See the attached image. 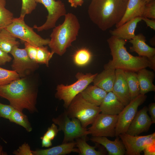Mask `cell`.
<instances>
[{"instance_id":"41","label":"cell","mask_w":155,"mask_h":155,"mask_svg":"<svg viewBox=\"0 0 155 155\" xmlns=\"http://www.w3.org/2000/svg\"><path fill=\"white\" fill-rule=\"evenodd\" d=\"M143 151L145 155H155V144L148 146L143 150Z\"/></svg>"},{"instance_id":"3","label":"cell","mask_w":155,"mask_h":155,"mask_svg":"<svg viewBox=\"0 0 155 155\" xmlns=\"http://www.w3.org/2000/svg\"><path fill=\"white\" fill-rule=\"evenodd\" d=\"M107 41L112 59L110 60L104 67L135 72L148 67L149 62L147 57L134 56L127 51L125 46L127 40L112 36Z\"/></svg>"},{"instance_id":"15","label":"cell","mask_w":155,"mask_h":155,"mask_svg":"<svg viewBox=\"0 0 155 155\" xmlns=\"http://www.w3.org/2000/svg\"><path fill=\"white\" fill-rule=\"evenodd\" d=\"M116 78L112 92L125 106L131 101L129 89L125 71L115 69Z\"/></svg>"},{"instance_id":"1","label":"cell","mask_w":155,"mask_h":155,"mask_svg":"<svg viewBox=\"0 0 155 155\" xmlns=\"http://www.w3.org/2000/svg\"><path fill=\"white\" fill-rule=\"evenodd\" d=\"M128 0H92L88 13L92 21L105 31L116 25L123 17Z\"/></svg>"},{"instance_id":"17","label":"cell","mask_w":155,"mask_h":155,"mask_svg":"<svg viewBox=\"0 0 155 155\" xmlns=\"http://www.w3.org/2000/svg\"><path fill=\"white\" fill-rule=\"evenodd\" d=\"M120 139L119 136L117 137L114 141H112L106 137H92L90 140L102 145L107 151L109 155H124L125 154V149Z\"/></svg>"},{"instance_id":"43","label":"cell","mask_w":155,"mask_h":155,"mask_svg":"<svg viewBox=\"0 0 155 155\" xmlns=\"http://www.w3.org/2000/svg\"><path fill=\"white\" fill-rule=\"evenodd\" d=\"M142 20L145 22L148 26L150 27L155 30V20H151L147 18L142 17Z\"/></svg>"},{"instance_id":"42","label":"cell","mask_w":155,"mask_h":155,"mask_svg":"<svg viewBox=\"0 0 155 155\" xmlns=\"http://www.w3.org/2000/svg\"><path fill=\"white\" fill-rule=\"evenodd\" d=\"M42 147H49L52 145L51 141L48 139L44 135L41 137Z\"/></svg>"},{"instance_id":"36","label":"cell","mask_w":155,"mask_h":155,"mask_svg":"<svg viewBox=\"0 0 155 155\" xmlns=\"http://www.w3.org/2000/svg\"><path fill=\"white\" fill-rule=\"evenodd\" d=\"M14 109L10 105L5 104L0 102V117L9 119Z\"/></svg>"},{"instance_id":"7","label":"cell","mask_w":155,"mask_h":155,"mask_svg":"<svg viewBox=\"0 0 155 155\" xmlns=\"http://www.w3.org/2000/svg\"><path fill=\"white\" fill-rule=\"evenodd\" d=\"M24 17L20 15L18 18H14L11 23L5 28L16 38L24 42L36 47L48 45L50 39H44L37 34L32 28L26 24Z\"/></svg>"},{"instance_id":"40","label":"cell","mask_w":155,"mask_h":155,"mask_svg":"<svg viewBox=\"0 0 155 155\" xmlns=\"http://www.w3.org/2000/svg\"><path fill=\"white\" fill-rule=\"evenodd\" d=\"M148 111L150 115L152 123H155V103H150L148 107Z\"/></svg>"},{"instance_id":"13","label":"cell","mask_w":155,"mask_h":155,"mask_svg":"<svg viewBox=\"0 0 155 155\" xmlns=\"http://www.w3.org/2000/svg\"><path fill=\"white\" fill-rule=\"evenodd\" d=\"M18 46H14L10 53L13 57L11 67L20 78H22L29 71L35 68L37 63L30 59L25 48L20 49Z\"/></svg>"},{"instance_id":"23","label":"cell","mask_w":155,"mask_h":155,"mask_svg":"<svg viewBox=\"0 0 155 155\" xmlns=\"http://www.w3.org/2000/svg\"><path fill=\"white\" fill-rule=\"evenodd\" d=\"M137 74L140 94L145 95L149 92L155 91V86L153 83L155 78L153 71L143 68L138 71Z\"/></svg>"},{"instance_id":"25","label":"cell","mask_w":155,"mask_h":155,"mask_svg":"<svg viewBox=\"0 0 155 155\" xmlns=\"http://www.w3.org/2000/svg\"><path fill=\"white\" fill-rule=\"evenodd\" d=\"M20 44L16 38L6 28L0 30V49L1 50L10 53L14 46H19Z\"/></svg>"},{"instance_id":"5","label":"cell","mask_w":155,"mask_h":155,"mask_svg":"<svg viewBox=\"0 0 155 155\" xmlns=\"http://www.w3.org/2000/svg\"><path fill=\"white\" fill-rule=\"evenodd\" d=\"M67 109L68 117L79 119L84 128L92 124L100 113L99 106L87 102L80 93L75 97Z\"/></svg>"},{"instance_id":"28","label":"cell","mask_w":155,"mask_h":155,"mask_svg":"<svg viewBox=\"0 0 155 155\" xmlns=\"http://www.w3.org/2000/svg\"><path fill=\"white\" fill-rule=\"evenodd\" d=\"M9 120L24 128L28 132L32 131V128L27 117L23 112L18 110H13Z\"/></svg>"},{"instance_id":"18","label":"cell","mask_w":155,"mask_h":155,"mask_svg":"<svg viewBox=\"0 0 155 155\" xmlns=\"http://www.w3.org/2000/svg\"><path fill=\"white\" fill-rule=\"evenodd\" d=\"M115 69L104 67V69L98 73L94 80V85L107 92L112 91L116 78Z\"/></svg>"},{"instance_id":"21","label":"cell","mask_w":155,"mask_h":155,"mask_svg":"<svg viewBox=\"0 0 155 155\" xmlns=\"http://www.w3.org/2000/svg\"><path fill=\"white\" fill-rule=\"evenodd\" d=\"M145 5L142 0H128L125 14L115 25L116 27L117 28L135 17H142Z\"/></svg>"},{"instance_id":"22","label":"cell","mask_w":155,"mask_h":155,"mask_svg":"<svg viewBox=\"0 0 155 155\" xmlns=\"http://www.w3.org/2000/svg\"><path fill=\"white\" fill-rule=\"evenodd\" d=\"M76 143L74 141L62 143L61 144L45 149L32 150L33 155H65L71 152L79 153L78 148H75Z\"/></svg>"},{"instance_id":"39","label":"cell","mask_w":155,"mask_h":155,"mask_svg":"<svg viewBox=\"0 0 155 155\" xmlns=\"http://www.w3.org/2000/svg\"><path fill=\"white\" fill-rule=\"evenodd\" d=\"M8 53L0 49V65H4L11 61L12 58Z\"/></svg>"},{"instance_id":"19","label":"cell","mask_w":155,"mask_h":155,"mask_svg":"<svg viewBox=\"0 0 155 155\" xmlns=\"http://www.w3.org/2000/svg\"><path fill=\"white\" fill-rule=\"evenodd\" d=\"M142 20V17L134 18L113 30L110 33L112 36L126 40H130L135 36V31L138 22Z\"/></svg>"},{"instance_id":"29","label":"cell","mask_w":155,"mask_h":155,"mask_svg":"<svg viewBox=\"0 0 155 155\" xmlns=\"http://www.w3.org/2000/svg\"><path fill=\"white\" fill-rule=\"evenodd\" d=\"M5 0H0V30L6 28L14 18L13 13L5 7Z\"/></svg>"},{"instance_id":"20","label":"cell","mask_w":155,"mask_h":155,"mask_svg":"<svg viewBox=\"0 0 155 155\" xmlns=\"http://www.w3.org/2000/svg\"><path fill=\"white\" fill-rule=\"evenodd\" d=\"M145 37L141 33L135 35L129 42L132 44L130 47L131 52H135L139 56L149 58L155 55V49L149 46L146 42Z\"/></svg>"},{"instance_id":"34","label":"cell","mask_w":155,"mask_h":155,"mask_svg":"<svg viewBox=\"0 0 155 155\" xmlns=\"http://www.w3.org/2000/svg\"><path fill=\"white\" fill-rule=\"evenodd\" d=\"M142 17L155 19V1L153 0L145 5Z\"/></svg>"},{"instance_id":"9","label":"cell","mask_w":155,"mask_h":155,"mask_svg":"<svg viewBox=\"0 0 155 155\" xmlns=\"http://www.w3.org/2000/svg\"><path fill=\"white\" fill-rule=\"evenodd\" d=\"M147 97L145 94H140L125 106L118 115L115 137H118L120 134L126 133L138 111V107L145 101Z\"/></svg>"},{"instance_id":"30","label":"cell","mask_w":155,"mask_h":155,"mask_svg":"<svg viewBox=\"0 0 155 155\" xmlns=\"http://www.w3.org/2000/svg\"><path fill=\"white\" fill-rule=\"evenodd\" d=\"M92 57L91 53L88 49L82 48L76 51L74 55L73 59L76 65L82 66L88 63L91 60Z\"/></svg>"},{"instance_id":"46","label":"cell","mask_w":155,"mask_h":155,"mask_svg":"<svg viewBox=\"0 0 155 155\" xmlns=\"http://www.w3.org/2000/svg\"><path fill=\"white\" fill-rule=\"evenodd\" d=\"M7 154L3 152V147L2 146L0 145V155H6Z\"/></svg>"},{"instance_id":"45","label":"cell","mask_w":155,"mask_h":155,"mask_svg":"<svg viewBox=\"0 0 155 155\" xmlns=\"http://www.w3.org/2000/svg\"><path fill=\"white\" fill-rule=\"evenodd\" d=\"M148 67L153 70L154 71H155V55L148 58Z\"/></svg>"},{"instance_id":"14","label":"cell","mask_w":155,"mask_h":155,"mask_svg":"<svg viewBox=\"0 0 155 155\" xmlns=\"http://www.w3.org/2000/svg\"><path fill=\"white\" fill-rule=\"evenodd\" d=\"M148 107L146 106L137 111L126 133L136 136L148 131L153 124L150 117L148 114Z\"/></svg>"},{"instance_id":"32","label":"cell","mask_w":155,"mask_h":155,"mask_svg":"<svg viewBox=\"0 0 155 155\" xmlns=\"http://www.w3.org/2000/svg\"><path fill=\"white\" fill-rule=\"evenodd\" d=\"M20 78L19 75L16 71L0 67V86L6 85Z\"/></svg>"},{"instance_id":"11","label":"cell","mask_w":155,"mask_h":155,"mask_svg":"<svg viewBox=\"0 0 155 155\" xmlns=\"http://www.w3.org/2000/svg\"><path fill=\"white\" fill-rule=\"evenodd\" d=\"M119 137L124 145L127 155H140L146 147L155 144V132L142 136H132L125 133Z\"/></svg>"},{"instance_id":"35","label":"cell","mask_w":155,"mask_h":155,"mask_svg":"<svg viewBox=\"0 0 155 155\" xmlns=\"http://www.w3.org/2000/svg\"><path fill=\"white\" fill-rule=\"evenodd\" d=\"M24 46L25 49L29 58L33 61L36 63V60L38 47L26 42H24Z\"/></svg>"},{"instance_id":"10","label":"cell","mask_w":155,"mask_h":155,"mask_svg":"<svg viewBox=\"0 0 155 155\" xmlns=\"http://www.w3.org/2000/svg\"><path fill=\"white\" fill-rule=\"evenodd\" d=\"M118 115L99 113L88 129L92 137H115Z\"/></svg>"},{"instance_id":"47","label":"cell","mask_w":155,"mask_h":155,"mask_svg":"<svg viewBox=\"0 0 155 155\" xmlns=\"http://www.w3.org/2000/svg\"><path fill=\"white\" fill-rule=\"evenodd\" d=\"M153 0H142L143 1L145 4H146V3L150 2V1H151Z\"/></svg>"},{"instance_id":"38","label":"cell","mask_w":155,"mask_h":155,"mask_svg":"<svg viewBox=\"0 0 155 155\" xmlns=\"http://www.w3.org/2000/svg\"><path fill=\"white\" fill-rule=\"evenodd\" d=\"M59 131L58 129L56 124L53 123L50 127L48 128L44 135L51 141L53 140L57 135Z\"/></svg>"},{"instance_id":"16","label":"cell","mask_w":155,"mask_h":155,"mask_svg":"<svg viewBox=\"0 0 155 155\" xmlns=\"http://www.w3.org/2000/svg\"><path fill=\"white\" fill-rule=\"evenodd\" d=\"M124 107L112 91L107 93L99 106L100 113L112 115H118Z\"/></svg>"},{"instance_id":"12","label":"cell","mask_w":155,"mask_h":155,"mask_svg":"<svg viewBox=\"0 0 155 155\" xmlns=\"http://www.w3.org/2000/svg\"><path fill=\"white\" fill-rule=\"evenodd\" d=\"M37 3L43 4L47 9L48 15L45 23L42 26L36 25L34 28L38 31L46 30L55 27L56 23L61 16L66 14V10L64 4L60 0H35Z\"/></svg>"},{"instance_id":"44","label":"cell","mask_w":155,"mask_h":155,"mask_svg":"<svg viewBox=\"0 0 155 155\" xmlns=\"http://www.w3.org/2000/svg\"><path fill=\"white\" fill-rule=\"evenodd\" d=\"M72 7L76 8L78 6H81L84 3V0H68Z\"/></svg>"},{"instance_id":"24","label":"cell","mask_w":155,"mask_h":155,"mask_svg":"<svg viewBox=\"0 0 155 155\" xmlns=\"http://www.w3.org/2000/svg\"><path fill=\"white\" fill-rule=\"evenodd\" d=\"M107 93L104 90L94 85H88L80 94L87 102L99 106Z\"/></svg>"},{"instance_id":"2","label":"cell","mask_w":155,"mask_h":155,"mask_svg":"<svg viewBox=\"0 0 155 155\" xmlns=\"http://www.w3.org/2000/svg\"><path fill=\"white\" fill-rule=\"evenodd\" d=\"M0 96L8 100L10 105L20 111L26 109L32 113L37 111L36 93L24 78L0 86Z\"/></svg>"},{"instance_id":"4","label":"cell","mask_w":155,"mask_h":155,"mask_svg":"<svg viewBox=\"0 0 155 155\" xmlns=\"http://www.w3.org/2000/svg\"><path fill=\"white\" fill-rule=\"evenodd\" d=\"M63 23L55 26L50 35L48 45L51 52L62 56L75 40L80 28V24L75 15L68 13L65 15Z\"/></svg>"},{"instance_id":"31","label":"cell","mask_w":155,"mask_h":155,"mask_svg":"<svg viewBox=\"0 0 155 155\" xmlns=\"http://www.w3.org/2000/svg\"><path fill=\"white\" fill-rule=\"evenodd\" d=\"M54 53L49 51L47 46H44L37 47L36 62L37 63L45 64L48 66L49 61Z\"/></svg>"},{"instance_id":"6","label":"cell","mask_w":155,"mask_h":155,"mask_svg":"<svg viewBox=\"0 0 155 155\" xmlns=\"http://www.w3.org/2000/svg\"><path fill=\"white\" fill-rule=\"evenodd\" d=\"M97 74L77 73L75 75L77 80L73 83L66 86L60 84L57 86L56 97L63 101L64 106L67 109L75 97L93 82Z\"/></svg>"},{"instance_id":"33","label":"cell","mask_w":155,"mask_h":155,"mask_svg":"<svg viewBox=\"0 0 155 155\" xmlns=\"http://www.w3.org/2000/svg\"><path fill=\"white\" fill-rule=\"evenodd\" d=\"M37 6L35 0H22V6L20 16H25L34 10Z\"/></svg>"},{"instance_id":"26","label":"cell","mask_w":155,"mask_h":155,"mask_svg":"<svg viewBox=\"0 0 155 155\" xmlns=\"http://www.w3.org/2000/svg\"><path fill=\"white\" fill-rule=\"evenodd\" d=\"M129 89L131 100L137 97L140 94V86L136 72L124 71Z\"/></svg>"},{"instance_id":"37","label":"cell","mask_w":155,"mask_h":155,"mask_svg":"<svg viewBox=\"0 0 155 155\" xmlns=\"http://www.w3.org/2000/svg\"><path fill=\"white\" fill-rule=\"evenodd\" d=\"M13 153L16 155H33L30 146L26 143L20 146L18 149L14 151Z\"/></svg>"},{"instance_id":"27","label":"cell","mask_w":155,"mask_h":155,"mask_svg":"<svg viewBox=\"0 0 155 155\" xmlns=\"http://www.w3.org/2000/svg\"><path fill=\"white\" fill-rule=\"evenodd\" d=\"M87 137H84L76 139V146L81 155H102L104 153L100 151L95 150L96 146H91L86 142Z\"/></svg>"},{"instance_id":"8","label":"cell","mask_w":155,"mask_h":155,"mask_svg":"<svg viewBox=\"0 0 155 155\" xmlns=\"http://www.w3.org/2000/svg\"><path fill=\"white\" fill-rule=\"evenodd\" d=\"M71 119L68 116L66 111L57 117L52 119L53 123L57 125L59 131H62L64 137L62 143L74 141L75 139L89 134L88 129L83 127L80 120L76 118Z\"/></svg>"}]
</instances>
